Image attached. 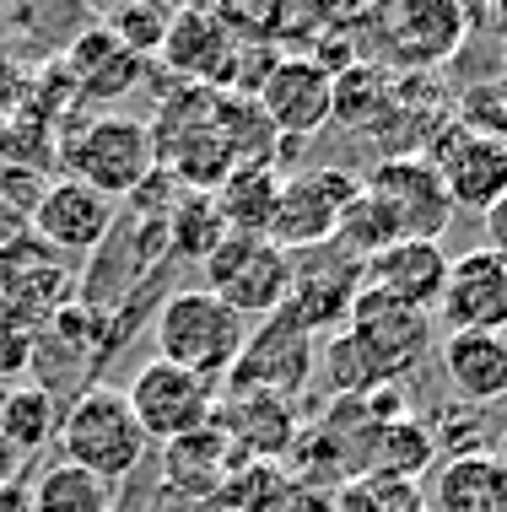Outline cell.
Wrapping results in <instances>:
<instances>
[{"mask_svg": "<svg viewBox=\"0 0 507 512\" xmlns=\"http://www.w3.org/2000/svg\"><path fill=\"white\" fill-rule=\"evenodd\" d=\"M427 345H432V313L362 292L340 340L330 345V378L340 394H362V389L378 394L389 383L410 378L427 356Z\"/></svg>", "mask_w": 507, "mask_h": 512, "instance_id": "cell-1", "label": "cell"}, {"mask_svg": "<svg viewBox=\"0 0 507 512\" xmlns=\"http://www.w3.org/2000/svg\"><path fill=\"white\" fill-rule=\"evenodd\" d=\"M54 448H60L65 464H76V469H87V475L108 480V486H119V480H130L135 469L146 464L152 437L141 432L125 389L92 383V389L76 394V405L60 410V437H54Z\"/></svg>", "mask_w": 507, "mask_h": 512, "instance_id": "cell-2", "label": "cell"}, {"mask_svg": "<svg viewBox=\"0 0 507 512\" xmlns=\"http://www.w3.org/2000/svg\"><path fill=\"white\" fill-rule=\"evenodd\" d=\"M157 356L184 372H200L205 383L227 378L243 356V340H249V318L232 313L216 292L205 286H189V292H173L157 308Z\"/></svg>", "mask_w": 507, "mask_h": 512, "instance_id": "cell-3", "label": "cell"}, {"mask_svg": "<svg viewBox=\"0 0 507 512\" xmlns=\"http://www.w3.org/2000/svg\"><path fill=\"white\" fill-rule=\"evenodd\" d=\"M65 178L71 184H87L108 200H130L146 178L157 173V151H152V130L130 114H98L81 130H71L65 141Z\"/></svg>", "mask_w": 507, "mask_h": 512, "instance_id": "cell-4", "label": "cell"}, {"mask_svg": "<svg viewBox=\"0 0 507 512\" xmlns=\"http://www.w3.org/2000/svg\"><path fill=\"white\" fill-rule=\"evenodd\" d=\"M200 270H205V292H216L232 313L259 318V324L281 313L286 286H292V254L270 238H243V232H227V243Z\"/></svg>", "mask_w": 507, "mask_h": 512, "instance_id": "cell-5", "label": "cell"}, {"mask_svg": "<svg viewBox=\"0 0 507 512\" xmlns=\"http://www.w3.org/2000/svg\"><path fill=\"white\" fill-rule=\"evenodd\" d=\"M362 189L383 205L400 243H443V232L459 216L427 157H378L362 173Z\"/></svg>", "mask_w": 507, "mask_h": 512, "instance_id": "cell-6", "label": "cell"}, {"mask_svg": "<svg viewBox=\"0 0 507 512\" xmlns=\"http://www.w3.org/2000/svg\"><path fill=\"white\" fill-rule=\"evenodd\" d=\"M125 399H130L135 421H141V432L152 442H184V437H195L200 426L216 421V383H205L200 372L162 362V356L135 367Z\"/></svg>", "mask_w": 507, "mask_h": 512, "instance_id": "cell-7", "label": "cell"}, {"mask_svg": "<svg viewBox=\"0 0 507 512\" xmlns=\"http://www.w3.org/2000/svg\"><path fill=\"white\" fill-rule=\"evenodd\" d=\"M356 297H362V259H351L346 248L319 243L292 254V286H286L281 313L297 329H308L313 340L330 335V329H346Z\"/></svg>", "mask_w": 507, "mask_h": 512, "instance_id": "cell-8", "label": "cell"}, {"mask_svg": "<svg viewBox=\"0 0 507 512\" xmlns=\"http://www.w3.org/2000/svg\"><path fill=\"white\" fill-rule=\"evenodd\" d=\"M356 195H362V173H351V168H303V173L281 178V205H276L270 243L286 248V254L330 243Z\"/></svg>", "mask_w": 507, "mask_h": 512, "instance_id": "cell-9", "label": "cell"}, {"mask_svg": "<svg viewBox=\"0 0 507 512\" xmlns=\"http://www.w3.org/2000/svg\"><path fill=\"white\" fill-rule=\"evenodd\" d=\"M470 22L475 17L454 0H400V6H383L373 17V27L383 33V49L400 71H443L464 49Z\"/></svg>", "mask_w": 507, "mask_h": 512, "instance_id": "cell-10", "label": "cell"}, {"mask_svg": "<svg viewBox=\"0 0 507 512\" xmlns=\"http://www.w3.org/2000/svg\"><path fill=\"white\" fill-rule=\"evenodd\" d=\"M308 329H297L286 313L265 318L259 329H249V340H243V356L238 367L227 372V389L232 394H270V399H286V394H303L308 378H313V362H319V351H313Z\"/></svg>", "mask_w": 507, "mask_h": 512, "instance_id": "cell-11", "label": "cell"}, {"mask_svg": "<svg viewBox=\"0 0 507 512\" xmlns=\"http://www.w3.org/2000/svg\"><path fill=\"white\" fill-rule=\"evenodd\" d=\"M427 162L437 168V178H443L454 211H481L486 216L491 205L507 195V141L470 130V124H459V119L427 146Z\"/></svg>", "mask_w": 507, "mask_h": 512, "instance_id": "cell-12", "label": "cell"}, {"mask_svg": "<svg viewBox=\"0 0 507 512\" xmlns=\"http://www.w3.org/2000/svg\"><path fill=\"white\" fill-rule=\"evenodd\" d=\"M254 103H259V114L270 119V130H276L281 141L303 146L330 124L335 76L324 71L319 60H308V54H281V60L270 65V76L259 81Z\"/></svg>", "mask_w": 507, "mask_h": 512, "instance_id": "cell-13", "label": "cell"}, {"mask_svg": "<svg viewBox=\"0 0 507 512\" xmlns=\"http://www.w3.org/2000/svg\"><path fill=\"white\" fill-rule=\"evenodd\" d=\"M437 318L448 324V335H507V265L486 248L454 254Z\"/></svg>", "mask_w": 507, "mask_h": 512, "instance_id": "cell-14", "label": "cell"}, {"mask_svg": "<svg viewBox=\"0 0 507 512\" xmlns=\"http://www.w3.org/2000/svg\"><path fill=\"white\" fill-rule=\"evenodd\" d=\"M184 87H205V92H232L238 87V38L216 11L184 6L168 27V44L157 54Z\"/></svg>", "mask_w": 507, "mask_h": 512, "instance_id": "cell-15", "label": "cell"}, {"mask_svg": "<svg viewBox=\"0 0 507 512\" xmlns=\"http://www.w3.org/2000/svg\"><path fill=\"white\" fill-rule=\"evenodd\" d=\"M33 238L49 243L60 259H81V254H98L108 243V232H114V200L98 195V189L87 184H71V178H60V184L44 189V200L33 205Z\"/></svg>", "mask_w": 507, "mask_h": 512, "instance_id": "cell-16", "label": "cell"}, {"mask_svg": "<svg viewBox=\"0 0 507 512\" xmlns=\"http://www.w3.org/2000/svg\"><path fill=\"white\" fill-rule=\"evenodd\" d=\"M448 259L454 254L443 243H394L362 265V292L400 302V308H416V313H437V297H443V281H448Z\"/></svg>", "mask_w": 507, "mask_h": 512, "instance_id": "cell-17", "label": "cell"}, {"mask_svg": "<svg viewBox=\"0 0 507 512\" xmlns=\"http://www.w3.org/2000/svg\"><path fill=\"white\" fill-rule=\"evenodd\" d=\"M65 292H71V259H60L49 243L38 238H11L6 248H0V302H6L11 313L38 308H60Z\"/></svg>", "mask_w": 507, "mask_h": 512, "instance_id": "cell-18", "label": "cell"}, {"mask_svg": "<svg viewBox=\"0 0 507 512\" xmlns=\"http://www.w3.org/2000/svg\"><path fill=\"white\" fill-rule=\"evenodd\" d=\"M443 378L459 405L491 410L507 399V335H448Z\"/></svg>", "mask_w": 507, "mask_h": 512, "instance_id": "cell-19", "label": "cell"}, {"mask_svg": "<svg viewBox=\"0 0 507 512\" xmlns=\"http://www.w3.org/2000/svg\"><path fill=\"white\" fill-rule=\"evenodd\" d=\"M432 512H507V464L491 448L448 453L427 491Z\"/></svg>", "mask_w": 507, "mask_h": 512, "instance_id": "cell-20", "label": "cell"}, {"mask_svg": "<svg viewBox=\"0 0 507 512\" xmlns=\"http://www.w3.org/2000/svg\"><path fill=\"white\" fill-rule=\"evenodd\" d=\"M65 71H71L76 92L87 103H103V98H119V92H130L135 81H141L146 60H135V54L119 44L114 33H103V27H87V33L71 44L65 54Z\"/></svg>", "mask_w": 507, "mask_h": 512, "instance_id": "cell-21", "label": "cell"}, {"mask_svg": "<svg viewBox=\"0 0 507 512\" xmlns=\"http://www.w3.org/2000/svg\"><path fill=\"white\" fill-rule=\"evenodd\" d=\"M211 200H216V211H222L227 232L270 238L276 205H281V168H232Z\"/></svg>", "mask_w": 507, "mask_h": 512, "instance_id": "cell-22", "label": "cell"}, {"mask_svg": "<svg viewBox=\"0 0 507 512\" xmlns=\"http://www.w3.org/2000/svg\"><path fill=\"white\" fill-rule=\"evenodd\" d=\"M394 98V71L383 60H356L335 76V103L330 124H340L346 135H373Z\"/></svg>", "mask_w": 507, "mask_h": 512, "instance_id": "cell-23", "label": "cell"}, {"mask_svg": "<svg viewBox=\"0 0 507 512\" xmlns=\"http://www.w3.org/2000/svg\"><path fill=\"white\" fill-rule=\"evenodd\" d=\"M0 437H6L22 459L44 453L49 442L60 437V405H54V394L44 383H6V389H0Z\"/></svg>", "mask_w": 507, "mask_h": 512, "instance_id": "cell-24", "label": "cell"}, {"mask_svg": "<svg viewBox=\"0 0 507 512\" xmlns=\"http://www.w3.org/2000/svg\"><path fill=\"white\" fill-rule=\"evenodd\" d=\"M27 491H33V512H114V486L65 459L38 469Z\"/></svg>", "mask_w": 507, "mask_h": 512, "instance_id": "cell-25", "label": "cell"}, {"mask_svg": "<svg viewBox=\"0 0 507 512\" xmlns=\"http://www.w3.org/2000/svg\"><path fill=\"white\" fill-rule=\"evenodd\" d=\"M162 232H168V248L184 259V265H205V259L227 243V221H222L211 195H178L168 205Z\"/></svg>", "mask_w": 507, "mask_h": 512, "instance_id": "cell-26", "label": "cell"}, {"mask_svg": "<svg viewBox=\"0 0 507 512\" xmlns=\"http://www.w3.org/2000/svg\"><path fill=\"white\" fill-rule=\"evenodd\" d=\"M335 512H432L421 480L394 475V469H362L346 486H335Z\"/></svg>", "mask_w": 507, "mask_h": 512, "instance_id": "cell-27", "label": "cell"}, {"mask_svg": "<svg viewBox=\"0 0 507 512\" xmlns=\"http://www.w3.org/2000/svg\"><path fill=\"white\" fill-rule=\"evenodd\" d=\"M330 243H335V248H346L351 259H362V265H367V259H378V254H383V248L400 243V232H394V221H389V216H383V205L362 189V195L346 205V216H340V227H335V238H330Z\"/></svg>", "mask_w": 507, "mask_h": 512, "instance_id": "cell-28", "label": "cell"}, {"mask_svg": "<svg viewBox=\"0 0 507 512\" xmlns=\"http://www.w3.org/2000/svg\"><path fill=\"white\" fill-rule=\"evenodd\" d=\"M173 17H178L173 6H114L103 17V33H114L135 60H157L162 44H168Z\"/></svg>", "mask_w": 507, "mask_h": 512, "instance_id": "cell-29", "label": "cell"}, {"mask_svg": "<svg viewBox=\"0 0 507 512\" xmlns=\"http://www.w3.org/2000/svg\"><path fill=\"white\" fill-rule=\"evenodd\" d=\"M454 119L470 124V130H481V135H497V141H507V87H502V76L464 87L459 103H454Z\"/></svg>", "mask_w": 507, "mask_h": 512, "instance_id": "cell-30", "label": "cell"}, {"mask_svg": "<svg viewBox=\"0 0 507 512\" xmlns=\"http://www.w3.org/2000/svg\"><path fill=\"white\" fill-rule=\"evenodd\" d=\"M27 356H33V329H27L22 313H11L6 302H0V378L17 383V372L27 367Z\"/></svg>", "mask_w": 507, "mask_h": 512, "instance_id": "cell-31", "label": "cell"}, {"mask_svg": "<svg viewBox=\"0 0 507 512\" xmlns=\"http://www.w3.org/2000/svg\"><path fill=\"white\" fill-rule=\"evenodd\" d=\"M481 232H486V243H481V248H486V254H497L502 265H507V195L481 216Z\"/></svg>", "mask_w": 507, "mask_h": 512, "instance_id": "cell-32", "label": "cell"}, {"mask_svg": "<svg viewBox=\"0 0 507 512\" xmlns=\"http://www.w3.org/2000/svg\"><path fill=\"white\" fill-rule=\"evenodd\" d=\"M22 469H27V459H22L17 448H11L6 437H0V486H17V480H22Z\"/></svg>", "mask_w": 507, "mask_h": 512, "instance_id": "cell-33", "label": "cell"}, {"mask_svg": "<svg viewBox=\"0 0 507 512\" xmlns=\"http://www.w3.org/2000/svg\"><path fill=\"white\" fill-rule=\"evenodd\" d=\"M0 512H33V491H27V480L0 486Z\"/></svg>", "mask_w": 507, "mask_h": 512, "instance_id": "cell-34", "label": "cell"}, {"mask_svg": "<svg viewBox=\"0 0 507 512\" xmlns=\"http://www.w3.org/2000/svg\"><path fill=\"white\" fill-rule=\"evenodd\" d=\"M481 22L491 27V33H497V44L507 49V0H502V6H491V11H486V17H481Z\"/></svg>", "mask_w": 507, "mask_h": 512, "instance_id": "cell-35", "label": "cell"}, {"mask_svg": "<svg viewBox=\"0 0 507 512\" xmlns=\"http://www.w3.org/2000/svg\"><path fill=\"white\" fill-rule=\"evenodd\" d=\"M502 87H507V60H502Z\"/></svg>", "mask_w": 507, "mask_h": 512, "instance_id": "cell-36", "label": "cell"}, {"mask_svg": "<svg viewBox=\"0 0 507 512\" xmlns=\"http://www.w3.org/2000/svg\"><path fill=\"white\" fill-rule=\"evenodd\" d=\"M114 512H125V507H114Z\"/></svg>", "mask_w": 507, "mask_h": 512, "instance_id": "cell-37", "label": "cell"}]
</instances>
